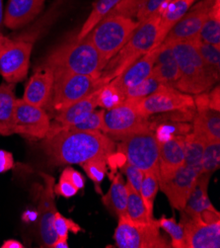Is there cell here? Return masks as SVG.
<instances>
[{
  "label": "cell",
  "mask_w": 220,
  "mask_h": 248,
  "mask_svg": "<svg viewBox=\"0 0 220 248\" xmlns=\"http://www.w3.org/2000/svg\"><path fill=\"white\" fill-rule=\"evenodd\" d=\"M157 54L158 46L153 47L149 53L135 61L111 82L123 93L126 90L139 84L151 76Z\"/></svg>",
  "instance_id": "21"
},
{
  "label": "cell",
  "mask_w": 220,
  "mask_h": 248,
  "mask_svg": "<svg viewBox=\"0 0 220 248\" xmlns=\"http://www.w3.org/2000/svg\"><path fill=\"white\" fill-rule=\"evenodd\" d=\"M128 190V203H127V216L133 221L137 222H151L154 217H151L142 201L139 192L135 191L129 183L126 184Z\"/></svg>",
  "instance_id": "31"
},
{
  "label": "cell",
  "mask_w": 220,
  "mask_h": 248,
  "mask_svg": "<svg viewBox=\"0 0 220 248\" xmlns=\"http://www.w3.org/2000/svg\"><path fill=\"white\" fill-rule=\"evenodd\" d=\"M201 41L220 46V0L210 7L200 35Z\"/></svg>",
  "instance_id": "29"
},
{
  "label": "cell",
  "mask_w": 220,
  "mask_h": 248,
  "mask_svg": "<svg viewBox=\"0 0 220 248\" xmlns=\"http://www.w3.org/2000/svg\"><path fill=\"white\" fill-rule=\"evenodd\" d=\"M132 18L120 15H108L90 31V42L107 63L130 40L138 26Z\"/></svg>",
  "instance_id": "6"
},
{
  "label": "cell",
  "mask_w": 220,
  "mask_h": 248,
  "mask_svg": "<svg viewBox=\"0 0 220 248\" xmlns=\"http://www.w3.org/2000/svg\"><path fill=\"white\" fill-rule=\"evenodd\" d=\"M182 213L181 224L184 227L186 248L220 247V219L207 221Z\"/></svg>",
  "instance_id": "15"
},
{
  "label": "cell",
  "mask_w": 220,
  "mask_h": 248,
  "mask_svg": "<svg viewBox=\"0 0 220 248\" xmlns=\"http://www.w3.org/2000/svg\"><path fill=\"white\" fill-rule=\"evenodd\" d=\"M188 1H191V2H192V3H193V2L195 1V0H188Z\"/></svg>",
  "instance_id": "49"
},
{
  "label": "cell",
  "mask_w": 220,
  "mask_h": 248,
  "mask_svg": "<svg viewBox=\"0 0 220 248\" xmlns=\"http://www.w3.org/2000/svg\"><path fill=\"white\" fill-rule=\"evenodd\" d=\"M53 248H68V243H67V239H63V238H58L55 243L52 246Z\"/></svg>",
  "instance_id": "47"
},
{
  "label": "cell",
  "mask_w": 220,
  "mask_h": 248,
  "mask_svg": "<svg viewBox=\"0 0 220 248\" xmlns=\"http://www.w3.org/2000/svg\"><path fill=\"white\" fill-rule=\"evenodd\" d=\"M78 191L79 190L74 185L63 177H60L59 183L55 185V193L65 198H71L75 196Z\"/></svg>",
  "instance_id": "43"
},
{
  "label": "cell",
  "mask_w": 220,
  "mask_h": 248,
  "mask_svg": "<svg viewBox=\"0 0 220 248\" xmlns=\"http://www.w3.org/2000/svg\"><path fill=\"white\" fill-rule=\"evenodd\" d=\"M210 175L211 174H206V173H201L199 175L187 201L186 207L182 212L191 217H200L205 212H217L211 204L207 194Z\"/></svg>",
  "instance_id": "23"
},
{
  "label": "cell",
  "mask_w": 220,
  "mask_h": 248,
  "mask_svg": "<svg viewBox=\"0 0 220 248\" xmlns=\"http://www.w3.org/2000/svg\"><path fill=\"white\" fill-rule=\"evenodd\" d=\"M54 229L58 235V238H68V232H72L73 233H78L82 232V229L79 225H77L75 221L64 217L60 213L57 212L54 220Z\"/></svg>",
  "instance_id": "40"
},
{
  "label": "cell",
  "mask_w": 220,
  "mask_h": 248,
  "mask_svg": "<svg viewBox=\"0 0 220 248\" xmlns=\"http://www.w3.org/2000/svg\"><path fill=\"white\" fill-rule=\"evenodd\" d=\"M220 166V141L207 140L202 158V173L212 174Z\"/></svg>",
  "instance_id": "36"
},
{
  "label": "cell",
  "mask_w": 220,
  "mask_h": 248,
  "mask_svg": "<svg viewBox=\"0 0 220 248\" xmlns=\"http://www.w3.org/2000/svg\"><path fill=\"white\" fill-rule=\"evenodd\" d=\"M60 177H63V178L67 179L69 182H71L73 185H74L78 190L84 188L85 180H84L83 176L81 175V173H79L75 169H73L72 167H66L62 171Z\"/></svg>",
  "instance_id": "44"
},
{
  "label": "cell",
  "mask_w": 220,
  "mask_h": 248,
  "mask_svg": "<svg viewBox=\"0 0 220 248\" xmlns=\"http://www.w3.org/2000/svg\"><path fill=\"white\" fill-rule=\"evenodd\" d=\"M106 64L88 36L80 39L74 34L52 49L39 65L99 78Z\"/></svg>",
  "instance_id": "3"
},
{
  "label": "cell",
  "mask_w": 220,
  "mask_h": 248,
  "mask_svg": "<svg viewBox=\"0 0 220 248\" xmlns=\"http://www.w3.org/2000/svg\"><path fill=\"white\" fill-rule=\"evenodd\" d=\"M159 229L165 231L171 237V246L175 248H186L185 232L182 224H178L175 217H162L157 220Z\"/></svg>",
  "instance_id": "35"
},
{
  "label": "cell",
  "mask_w": 220,
  "mask_h": 248,
  "mask_svg": "<svg viewBox=\"0 0 220 248\" xmlns=\"http://www.w3.org/2000/svg\"><path fill=\"white\" fill-rule=\"evenodd\" d=\"M54 73V87L45 111L56 115L103 86L98 77L64 70H55Z\"/></svg>",
  "instance_id": "7"
},
{
  "label": "cell",
  "mask_w": 220,
  "mask_h": 248,
  "mask_svg": "<svg viewBox=\"0 0 220 248\" xmlns=\"http://www.w3.org/2000/svg\"><path fill=\"white\" fill-rule=\"evenodd\" d=\"M44 2L45 0H8L4 25L12 30L27 26L42 13Z\"/></svg>",
  "instance_id": "20"
},
{
  "label": "cell",
  "mask_w": 220,
  "mask_h": 248,
  "mask_svg": "<svg viewBox=\"0 0 220 248\" xmlns=\"http://www.w3.org/2000/svg\"><path fill=\"white\" fill-rule=\"evenodd\" d=\"M151 76L158 79L163 85L175 88L180 78V70L171 45L162 43L158 46V54Z\"/></svg>",
  "instance_id": "22"
},
{
  "label": "cell",
  "mask_w": 220,
  "mask_h": 248,
  "mask_svg": "<svg viewBox=\"0 0 220 248\" xmlns=\"http://www.w3.org/2000/svg\"><path fill=\"white\" fill-rule=\"evenodd\" d=\"M149 129H152L149 118L140 114L126 100L123 104L104 112L101 131L113 140H120L128 136Z\"/></svg>",
  "instance_id": "10"
},
{
  "label": "cell",
  "mask_w": 220,
  "mask_h": 248,
  "mask_svg": "<svg viewBox=\"0 0 220 248\" xmlns=\"http://www.w3.org/2000/svg\"><path fill=\"white\" fill-rule=\"evenodd\" d=\"M159 171H147L144 172V177L142 179L139 194L142 201L147 210L148 214L153 217V207L156 195L159 189Z\"/></svg>",
  "instance_id": "32"
},
{
  "label": "cell",
  "mask_w": 220,
  "mask_h": 248,
  "mask_svg": "<svg viewBox=\"0 0 220 248\" xmlns=\"http://www.w3.org/2000/svg\"><path fill=\"white\" fill-rule=\"evenodd\" d=\"M56 2L29 30L11 38L0 35V74L7 83L16 84L27 78L34 44L59 15Z\"/></svg>",
  "instance_id": "2"
},
{
  "label": "cell",
  "mask_w": 220,
  "mask_h": 248,
  "mask_svg": "<svg viewBox=\"0 0 220 248\" xmlns=\"http://www.w3.org/2000/svg\"><path fill=\"white\" fill-rule=\"evenodd\" d=\"M169 1L170 0H145L136 14L135 20L138 23L145 21L156 12L160 11L161 8L164 7Z\"/></svg>",
  "instance_id": "41"
},
{
  "label": "cell",
  "mask_w": 220,
  "mask_h": 248,
  "mask_svg": "<svg viewBox=\"0 0 220 248\" xmlns=\"http://www.w3.org/2000/svg\"><path fill=\"white\" fill-rule=\"evenodd\" d=\"M121 1V0H97L93 3L92 10L82 25L80 31L77 33L78 38H84L90 33V31L104 19L109 13Z\"/></svg>",
  "instance_id": "30"
},
{
  "label": "cell",
  "mask_w": 220,
  "mask_h": 248,
  "mask_svg": "<svg viewBox=\"0 0 220 248\" xmlns=\"http://www.w3.org/2000/svg\"><path fill=\"white\" fill-rule=\"evenodd\" d=\"M104 112H105L104 109L99 111L95 110L80 122L68 127L66 130H63V131H83V132L101 131L102 125H103Z\"/></svg>",
  "instance_id": "38"
},
{
  "label": "cell",
  "mask_w": 220,
  "mask_h": 248,
  "mask_svg": "<svg viewBox=\"0 0 220 248\" xmlns=\"http://www.w3.org/2000/svg\"><path fill=\"white\" fill-rule=\"evenodd\" d=\"M54 81V70L50 67L38 65L26 84L23 99L30 104L46 109L52 96Z\"/></svg>",
  "instance_id": "17"
},
{
  "label": "cell",
  "mask_w": 220,
  "mask_h": 248,
  "mask_svg": "<svg viewBox=\"0 0 220 248\" xmlns=\"http://www.w3.org/2000/svg\"><path fill=\"white\" fill-rule=\"evenodd\" d=\"M198 42L171 45L180 70V78L175 88L192 96L206 92L218 83L205 67L198 52Z\"/></svg>",
  "instance_id": "5"
},
{
  "label": "cell",
  "mask_w": 220,
  "mask_h": 248,
  "mask_svg": "<svg viewBox=\"0 0 220 248\" xmlns=\"http://www.w3.org/2000/svg\"><path fill=\"white\" fill-rule=\"evenodd\" d=\"M107 158H95L81 164L88 177L97 185H99L105 178L107 172Z\"/></svg>",
  "instance_id": "39"
},
{
  "label": "cell",
  "mask_w": 220,
  "mask_h": 248,
  "mask_svg": "<svg viewBox=\"0 0 220 248\" xmlns=\"http://www.w3.org/2000/svg\"><path fill=\"white\" fill-rule=\"evenodd\" d=\"M41 146L51 166L108 159L116 150L114 140L101 131H60L42 140Z\"/></svg>",
  "instance_id": "1"
},
{
  "label": "cell",
  "mask_w": 220,
  "mask_h": 248,
  "mask_svg": "<svg viewBox=\"0 0 220 248\" xmlns=\"http://www.w3.org/2000/svg\"><path fill=\"white\" fill-rule=\"evenodd\" d=\"M99 89H97L90 95L84 97L78 102L67 107L60 113L55 115L54 122H51V128L46 137L52 136L58 132L66 130L68 127L80 122L90 113L95 111L98 107Z\"/></svg>",
  "instance_id": "18"
},
{
  "label": "cell",
  "mask_w": 220,
  "mask_h": 248,
  "mask_svg": "<svg viewBox=\"0 0 220 248\" xmlns=\"http://www.w3.org/2000/svg\"><path fill=\"white\" fill-rule=\"evenodd\" d=\"M15 84L3 82L0 84V136H12L14 109L16 103Z\"/></svg>",
  "instance_id": "25"
},
{
  "label": "cell",
  "mask_w": 220,
  "mask_h": 248,
  "mask_svg": "<svg viewBox=\"0 0 220 248\" xmlns=\"http://www.w3.org/2000/svg\"><path fill=\"white\" fill-rule=\"evenodd\" d=\"M198 52L211 76L219 82L220 78V46L199 41Z\"/></svg>",
  "instance_id": "33"
},
{
  "label": "cell",
  "mask_w": 220,
  "mask_h": 248,
  "mask_svg": "<svg viewBox=\"0 0 220 248\" xmlns=\"http://www.w3.org/2000/svg\"><path fill=\"white\" fill-rule=\"evenodd\" d=\"M51 128V120L45 109L16 99L13 132L31 140H44Z\"/></svg>",
  "instance_id": "12"
},
{
  "label": "cell",
  "mask_w": 220,
  "mask_h": 248,
  "mask_svg": "<svg viewBox=\"0 0 220 248\" xmlns=\"http://www.w3.org/2000/svg\"><path fill=\"white\" fill-rule=\"evenodd\" d=\"M102 202L117 217L127 216L128 190L120 174H117L113 178L111 187L107 194L103 196Z\"/></svg>",
  "instance_id": "27"
},
{
  "label": "cell",
  "mask_w": 220,
  "mask_h": 248,
  "mask_svg": "<svg viewBox=\"0 0 220 248\" xmlns=\"http://www.w3.org/2000/svg\"><path fill=\"white\" fill-rule=\"evenodd\" d=\"M114 239L118 248H169V242L160 233L157 220L137 222L128 216L118 217Z\"/></svg>",
  "instance_id": "8"
},
{
  "label": "cell",
  "mask_w": 220,
  "mask_h": 248,
  "mask_svg": "<svg viewBox=\"0 0 220 248\" xmlns=\"http://www.w3.org/2000/svg\"><path fill=\"white\" fill-rule=\"evenodd\" d=\"M1 248H24V245L15 239H8L3 242Z\"/></svg>",
  "instance_id": "46"
},
{
  "label": "cell",
  "mask_w": 220,
  "mask_h": 248,
  "mask_svg": "<svg viewBox=\"0 0 220 248\" xmlns=\"http://www.w3.org/2000/svg\"><path fill=\"white\" fill-rule=\"evenodd\" d=\"M14 166V159L12 154L6 151L0 150V173H4Z\"/></svg>",
  "instance_id": "45"
},
{
  "label": "cell",
  "mask_w": 220,
  "mask_h": 248,
  "mask_svg": "<svg viewBox=\"0 0 220 248\" xmlns=\"http://www.w3.org/2000/svg\"><path fill=\"white\" fill-rule=\"evenodd\" d=\"M3 0H0V25H1V22L3 20ZM0 35H1V33H0Z\"/></svg>",
  "instance_id": "48"
},
{
  "label": "cell",
  "mask_w": 220,
  "mask_h": 248,
  "mask_svg": "<svg viewBox=\"0 0 220 248\" xmlns=\"http://www.w3.org/2000/svg\"><path fill=\"white\" fill-rule=\"evenodd\" d=\"M125 100V94L118 90L111 81L104 84L99 89L98 106L102 107L104 110L115 108L120 104H123Z\"/></svg>",
  "instance_id": "34"
},
{
  "label": "cell",
  "mask_w": 220,
  "mask_h": 248,
  "mask_svg": "<svg viewBox=\"0 0 220 248\" xmlns=\"http://www.w3.org/2000/svg\"><path fill=\"white\" fill-rule=\"evenodd\" d=\"M44 180V188L40 195L39 217H40V235L44 247H52L58 239L54 229V220L57 210L55 198L56 180L53 176L41 173Z\"/></svg>",
  "instance_id": "16"
},
{
  "label": "cell",
  "mask_w": 220,
  "mask_h": 248,
  "mask_svg": "<svg viewBox=\"0 0 220 248\" xmlns=\"http://www.w3.org/2000/svg\"><path fill=\"white\" fill-rule=\"evenodd\" d=\"M207 139L198 131L185 135V164L195 168L202 173V158Z\"/></svg>",
  "instance_id": "28"
},
{
  "label": "cell",
  "mask_w": 220,
  "mask_h": 248,
  "mask_svg": "<svg viewBox=\"0 0 220 248\" xmlns=\"http://www.w3.org/2000/svg\"><path fill=\"white\" fill-rule=\"evenodd\" d=\"M160 16L161 10L138 24L130 40L107 62L102 70L99 77V81L102 85L112 81L135 61L149 53L153 47H156Z\"/></svg>",
  "instance_id": "4"
},
{
  "label": "cell",
  "mask_w": 220,
  "mask_h": 248,
  "mask_svg": "<svg viewBox=\"0 0 220 248\" xmlns=\"http://www.w3.org/2000/svg\"><path fill=\"white\" fill-rule=\"evenodd\" d=\"M117 151L124 155L127 162L143 172L159 171V141L154 130L135 133L120 140Z\"/></svg>",
  "instance_id": "9"
},
{
  "label": "cell",
  "mask_w": 220,
  "mask_h": 248,
  "mask_svg": "<svg viewBox=\"0 0 220 248\" xmlns=\"http://www.w3.org/2000/svg\"><path fill=\"white\" fill-rule=\"evenodd\" d=\"M162 86L163 84L158 79H156L153 76H150L139 84L126 90L124 94L126 99L145 98L157 91Z\"/></svg>",
  "instance_id": "37"
},
{
  "label": "cell",
  "mask_w": 220,
  "mask_h": 248,
  "mask_svg": "<svg viewBox=\"0 0 220 248\" xmlns=\"http://www.w3.org/2000/svg\"><path fill=\"white\" fill-rule=\"evenodd\" d=\"M191 130L203 134L207 140L220 141V111L208 107L195 108Z\"/></svg>",
  "instance_id": "26"
},
{
  "label": "cell",
  "mask_w": 220,
  "mask_h": 248,
  "mask_svg": "<svg viewBox=\"0 0 220 248\" xmlns=\"http://www.w3.org/2000/svg\"><path fill=\"white\" fill-rule=\"evenodd\" d=\"M215 0H201L189 9L182 19L171 29L162 43L172 45L175 43L198 42L204 23L210 7Z\"/></svg>",
  "instance_id": "13"
},
{
  "label": "cell",
  "mask_w": 220,
  "mask_h": 248,
  "mask_svg": "<svg viewBox=\"0 0 220 248\" xmlns=\"http://www.w3.org/2000/svg\"><path fill=\"white\" fill-rule=\"evenodd\" d=\"M121 171H123L124 174L127 176L128 178V183L137 192H139V189H140V185H141V182H142V179L144 177V172L126 162L123 166H121Z\"/></svg>",
  "instance_id": "42"
},
{
  "label": "cell",
  "mask_w": 220,
  "mask_h": 248,
  "mask_svg": "<svg viewBox=\"0 0 220 248\" xmlns=\"http://www.w3.org/2000/svg\"><path fill=\"white\" fill-rule=\"evenodd\" d=\"M191 5L192 2L188 0H170L161 9L156 46L162 44L167 34L182 19Z\"/></svg>",
  "instance_id": "24"
},
{
  "label": "cell",
  "mask_w": 220,
  "mask_h": 248,
  "mask_svg": "<svg viewBox=\"0 0 220 248\" xmlns=\"http://www.w3.org/2000/svg\"><path fill=\"white\" fill-rule=\"evenodd\" d=\"M159 141V140H158ZM185 164V135L174 136L159 141L158 179L162 180Z\"/></svg>",
  "instance_id": "19"
},
{
  "label": "cell",
  "mask_w": 220,
  "mask_h": 248,
  "mask_svg": "<svg viewBox=\"0 0 220 248\" xmlns=\"http://www.w3.org/2000/svg\"><path fill=\"white\" fill-rule=\"evenodd\" d=\"M200 174V170L183 165L172 175L159 180V188L166 195L171 207L180 212L185 209Z\"/></svg>",
  "instance_id": "14"
},
{
  "label": "cell",
  "mask_w": 220,
  "mask_h": 248,
  "mask_svg": "<svg viewBox=\"0 0 220 248\" xmlns=\"http://www.w3.org/2000/svg\"><path fill=\"white\" fill-rule=\"evenodd\" d=\"M126 101L147 118L158 114L195 108L192 95L166 85L145 98L126 99Z\"/></svg>",
  "instance_id": "11"
}]
</instances>
